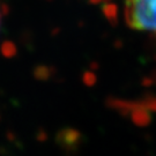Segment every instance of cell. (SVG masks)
<instances>
[{
    "label": "cell",
    "mask_w": 156,
    "mask_h": 156,
    "mask_svg": "<svg viewBox=\"0 0 156 156\" xmlns=\"http://www.w3.org/2000/svg\"><path fill=\"white\" fill-rule=\"evenodd\" d=\"M124 17L129 28L156 37V0H124Z\"/></svg>",
    "instance_id": "obj_1"
},
{
    "label": "cell",
    "mask_w": 156,
    "mask_h": 156,
    "mask_svg": "<svg viewBox=\"0 0 156 156\" xmlns=\"http://www.w3.org/2000/svg\"><path fill=\"white\" fill-rule=\"evenodd\" d=\"M0 23H1V7H0Z\"/></svg>",
    "instance_id": "obj_2"
}]
</instances>
